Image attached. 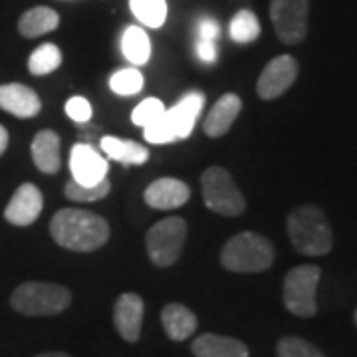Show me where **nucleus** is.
Listing matches in <instances>:
<instances>
[{
    "label": "nucleus",
    "mask_w": 357,
    "mask_h": 357,
    "mask_svg": "<svg viewBox=\"0 0 357 357\" xmlns=\"http://www.w3.org/2000/svg\"><path fill=\"white\" fill-rule=\"evenodd\" d=\"M50 234L62 248L93 252L109 238L107 220L84 208H60L50 222Z\"/></svg>",
    "instance_id": "nucleus-1"
},
{
    "label": "nucleus",
    "mask_w": 357,
    "mask_h": 357,
    "mask_svg": "<svg viewBox=\"0 0 357 357\" xmlns=\"http://www.w3.org/2000/svg\"><path fill=\"white\" fill-rule=\"evenodd\" d=\"M294 248L304 256H324L332 250L333 234L324 211L316 204L294 208L286 220Z\"/></svg>",
    "instance_id": "nucleus-2"
},
{
    "label": "nucleus",
    "mask_w": 357,
    "mask_h": 357,
    "mask_svg": "<svg viewBox=\"0 0 357 357\" xmlns=\"http://www.w3.org/2000/svg\"><path fill=\"white\" fill-rule=\"evenodd\" d=\"M204 105L203 91H189L178 100L171 109H165L157 121L145 129V139L155 145L161 143H175V141L187 139L191 135L192 128L197 123V117Z\"/></svg>",
    "instance_id": "nucleus-3"
},
{
    "label": "nucleus",
    "mask_w": 357,
    "mask_h": 357,
    "mask_svg": "<svg viewBox=\"0 0 357 357\" xmlns=\"http://www.w3.org/2000/svg\"><path fill=\"white\" fill-rule=\"evenodd\" d=\"M274 262V246L266 236L241 232L232 236L220 250V264L230 272L255 274L264 272Z\"/></svg>",
    "instance_id": "nucleus-4"
},
{
    "label": "nucleus",
    "mask_w": 357,
    "mask_h": 357,
    "mask_svg": "<svg viewBox=\"0 0 357 357\" xmlns=\"http://www.w3.org/2000/svg\"><path fill=\"white\" fill-rule=\"evenodd\" d=\"M72 304V292L52 282H24L10 294V306L22 316H58Z\"/></svg>",
    "instance_id": "nucleus-5"
},
{
    "label": "nucleus",
    "mask_w": 357,
    "mask_h": 357,
    "mask_svg": "<svg viewBox=\"0 0 357 357\" xmlns=\"http://www.w3.org/2000/svg\"><path fill=\"white\" fill-rule=\"evenodd\" d=\"M201 191L206 208L222 217H238L246 211V199L225 167H208L201 177Z\"/></svg>",
    "instance_id": "nucleus-6"
},
{
    "label": "nucleus",
    "mask_w": 357,
    "mask_h": 357,
    "mask_svg": "<svg viewBox=\"0 0 357 357\" xmlns=\"http://www.w3.org/2000/svg\"><path fill=\"white\" fill-rule=\"evenodd\" d=\"M321 270L314 264H304L290 270L284 278V306L298 318H312L318 312L316 292Z\"/></svg>",
    "instance_id": "nucleus-7"
},
{
    "label": "nucleus",
    "mask_w": 357,
    "mask_h": 357,
    "mask_svg": "<svg viewBox=\"0 0 357 357\" xmlns=\"http://www.w3.org/2000/svg\"><path fill=\"white\" fill-rule=\"evenodd\" d=\"M185 241H187V222L181 217L163 218L147 230L145 236L147 255L155 266H173L183 252Z\"/></svg>",
    "instance_id": "nucleus-8"
},
{
    "label": "nucleus",
    "mask_w": 357,
    "mask_h": 357,
    "mask_svg": "<svg viewBox=\"0 0 357 357\" xmlns=\"http://www.w3.org/2000/svg\"><path fill=\"white\" fill-rule=\"evenodd\" d=\"M307 14L310 0H272L270 2V20L278 38L294 46L307 36Z\"/></svg>",
    "instance_id": "nucleus-9"
},
{
    "label": "nucleus",
    "mask_w": 357,
    "mask_h": 357,
    "mask_svg": "<svg viewBox=\"0 0 357 357\" xmlns=\"http://www.w3.org/2000/svg\"><path fill=\"white\" fill-rule=\"evenodd\" d=\"M298 72H300V68H298V62L294 56L290 54L276 56L274 60L268 62L258 77V84H256L258 96L266 102L280 98L282 93H286L292 88L296 77H298Z\"/></svg>",
    "instance_id": "nucleus-10"
},
{
    "label": "nucleus",
    "mask_w": 357,
    "mask_h": 357,
    "mask_svg": "<svg viewBox=\"0 0 357 357\" xmlns=\"http://www.w3.org/2000/svg\"><path fill=\"white\" fill-rule=\"evenodd\" d=\"M143 314H145V304L139 294L126 292L117 298L114 306L115 330L129 344H135L139 340Z\"/></svg>",
    "instance_id": "nucleus-11"
},
{
    "label": "nucleus",
    "mask_w": 357,
    "mask_h": 357,
    "mask_svg": "<svg viewBox=\"0 0 357 357\" xmlns=\"http://www.w3.org/2000/svg\"><path fill=\"white\" fill-rule=\"evenodd\" d=\"M44 199L36 185L24 183L13 195L8 206L4 208V218L14 227H30L42 213Z\"/></svg>",
    "instance_id": "nucleus-12"
},
{
    "label": "nucleus",
    "mask_w": 357,
    "mask_h": 357,
    "mask_svg": "<svg viewBox=\"0 0 357 357\" xmlns=\"http://www.w3.org/2000/svg\"><path fill=\"white\" fill-rule=\"evenodd\" d=\"M74 181L79 185H96L107 177V161L88 143H76L70 155Z\"/></svg>",
    "instance_id": "nucleus-13"
},
{
    "label": "nucleus",
    "mask_w": 357,
    "mask_h": 357,
    "mask_svg": "<svg viewBox=\"0 0 357 357\" xmlns=\"http://www.w3.org/2000/svg\"><path fill=\"white\" fill-rule=\"evenodd\" d=\"M191 199V189L187 183L178 178L163 177L153 181L145 189V203L157 211H171L178 208Z\"/></svg>",
    "instance_id": "nucleus-14"
},
{
    "label": "nucleus",
    "mask_w": 357,
    "mask_h": 357,
    "mask_svg": "<svg viewBox=\"0 0 357 357\" xmlns=\"http://www.w3.org/2000/svg\"><path fill=\"white\" fill-rule=\"evenodd\" d=\"M0 109L20 119H28L40 114L42 102L38 93L24 84H4L0 86Z\"/></svg>",
    "instance_id": "nucleus-15"
},
{
    "label": "nucleus",
    "mask_w": 357,
    "mask_h": 357,
    "mask_svg": "<svg viewBox=\"0 0 357 357\" xmlns=\"http://www.w3.org/2000/svg\"><path fill=\"white\" fill-rule=\"evenodd\" d=\"M241 109H243V100L236 93H225L206 115L203 123L204 133L208 137H215V139L225 135L232 128V123L238 117Z\"/></svg>",
    "instance_id": "nucleus-16"
},
{
    "label": "nucleus",
    "mask_w": 357,
    "mask_h": 357,
    "mask_svg": "<svg viewBox=\"0 0 357 357\" xmlns=\"http://www.w3.org/2000/svg\"><path fill=\"white\" fill-rule=\"evenodd\" d=\"M62 141L60 135L52 129H42L32 141V161L42 173L54 175L62 167V153H60Z\"/></svg>",
    "instance_id": "nucleus-17"
},
{
    "label": "nucleus",
    "mask_w": 357,
    "mask_h": 357,
    "mask_svg": "<svg viewBox=\"0 0 357 357\" xmlns=\"http://www.w3.org/2000/svg\"><path fill=\"white\" fill-rule=\"evenodd\" d=\"M195 357H248V347L234 337L203 333L191 345Z\"/></svg>",
    "instance_id": "nucleus-18"
},
{
    "label": "nucleus",
    "mask_w": 357,
    "mask_h": 357,
    "mask_svg": "<svg viewBox=\"0 0 357 357\" xmlns=\"http://www.w3.org/2000/svg\"><path fill=\"white\" fill-rule=\"evenodd\" d=\"M161 324L165 328V333L169 335V340H173V342L189 340L195 333V330H197V326H199L197 316L192 314L191 310L187 306H183V304H177V302L167 304L163 307Z\"/></svg>",
    "instance_id": "nucleus-19"
},
{
    "label": "nucleus",
    "mask_w": 357,
    "mask_h": 357,
    "mask_svg": "<svg viewBox=\"0 0 357 357\" xmlns=\"http://www.w3.org/2000/svg\"><path fill=\"white\" fill-rule=\"evenodd\" d=\"M58 24H60V16L56 10H52L48 6H34L20 16L18 32L24 38H38L56 30Z\"/></svg>",
    "instance_id": "nucleus-20"
},
{
    "label": "nucleus",
    "mask_w": 357,
    "mask_h": 357,
    "mask_svg": "<svg viewBox=\"0 0 357 357\" xmlns=\"http://www.w3.org/2000/svg\"><path fill=\"white\" fill-rule=\"evenodd\" d=\"M102 151H105L107 157H112L123 165H143L149 159V151L139 143L117 139V137H109V135L102 139Z\"/></svg>",
    "instance_id": "nucleus-21"
},
{
    "label": "nucleus",
    "mask_w": 357,
    "mask_h": 357,
    "mask_svg": "<svg viewBox=\"0 0 357 357\" xmlns=\"http://www.w3.org/2000/svg\"><path fill=\"white\" fill-rule=\"evenodd\" d=\"M220 38V26L215 18H201L197 24V44L195 52L203 64H215L218 58L217 42Z\"/></svg>",
    "instance_id": "nucleus-22"
},
{
    "label": "nucleus",
    "mask_w": 357,
    "mask_h": 357,
    "mask_svg": "<svg viewBox=\"0 0 357 357\" xmlns=\"http://www.w3.org/2000/svg\"><path fill=\"white\" fill-rule=\"evenodd\" d=\"M121 50L131 64H147V60L151 56V42H149L147 32L139 26H129L121 36Z\"/></svg>",
    "instance_id": "nucleus-23"
},
{
    "label": "nucleus",
    "mask_w": 357,
    "mask_h": 357,
    "mask_svg": "<svg viewBox=\"0 0 357 357\" xmlns=\"http://www.w3.org/2000/svg\"><path fill=\"white\" fill-rule=\"evenodd\" d=\"M60 66H62V52L56 44H42L28 58V70L34 76L52 74Z\"/></svg>",
    "instance_id": "nucleus-24"
},
{
    "label": "nucleus",
    "mask_w": 357,
    "mask_h": 357,
    "mask_svg": "<svg viewBox=\"0 0 357 357\" xmlns=\"http://www.w3.org/2000/svg\"><path fill=\"white\" fill-rule=\"evenodd\" d=\"M230 38L236 44H250L260 36V22L252 10H238L232 16L229 28Z\"/></svg>",
    "instance_id": "nucleus-25"
},
{
    "label": "nucleus",
    "mask_w": 357,
    "mask_h": 357,
    "mask_svg": "<svg viewBox=\"0 0 357 357\" xmlns=\"http://www.w3.org/2000/svg\"><path fill=\"white\" fill-rule=\"evenodd\" d=\"M129 6H131V13L135 14V18L149 28H159L165 22V0H129Z\"/></svg>",
    "instance_id": "nucleus-26"
},
{
    "label": "nucleus",
    "mask_w": 357,
    "mask_h": 357,
    "mask_svg": "<svg viewBox=\"0 0 357 357\" xmlns=\"http://www.w3.org/2000/svg\"><path fill=\"white\" fill-rule=\"evenodd\" d=\"M112 191V183H109V178L105 177L102 178L100 183H96V185H79L76 181H70L68 185H66V197L68 199H72V201H76V203H93V201H102L105 199L107 195Z\"/></svg>",
    "instance_id": "nucleus-27"
},
{
    "label": "nucleus",
    "mask_w": 357,
    "mask_h": 357,
    "mask_svg": "<svg viewBox=\"0 0 357 357\" xmlns=\"http://www.w3.org/2000/svg\"><path fill=\"white\" fill-rule=\"evenodd\" d=\"M278 357H326L314 344H310L302 337L286 335L276 345Z\"/></svg>",
    "instance_id": "nucleus-28"
},
{
    "label": "nucleus",
    "mask_w": 357,
    "mask_h": 357,
    "mask_svg": "<svg viewBox=\"0 0 357 357\" xmlns=\"http://www.w3.org/2000/svg\"><path fill=\"white\" fill-rule=\"evenodd\" d=\"M109 86L117 96H135L143 88V76L135 68H126L115 72L109 79Z\"/></svg>",
    "instance_id": "nucleus-29"
},
{
    "label": "nucleus",
    "mask_w": 357,
    "mask_h": 357,
    "mask_svg": "<svg viewBox=\"0 0 357 357\" xmlns=\"http://www.w3.org/2000/svg\"><path fill=\"white\" fill-rule=\"evenodd\" d=\"M165 114V105L163 102H159L157 98H147L133 109L131 114V121L135 126H141V128H147L151 126L153 121H157L161 115Z\"/></svg>",
    "instance_id": "nucleus-30"
},
{
    "label": "nucleus",
    "mask_w": 357,
    "mask_h": 357,
    "mask_svg": "<svg viewBox=\"0 0 357 357\" xmlns=\"http://www.w3.org/2000/svg\"><path fill=\"white\" fill-rule=\"evenodd\" d=\"M66 114L70 115L76 123H86L91 117V105L86 98L74 96L66 102Z\"/></svg>",
    "instance_id": "nucleus-31"
},
{
    "label": "nucleus",
    "mask_w": 357,
    "mask_h": 357,
    "mask_svg": "<svg viewBox=\"0 0 357 357\" xmlns=\"http://www.w3.org/2000/svg\"><path fill=\"white\" fill-rule=\"evenodd\" d=\"M6 147H8V131L0 126V155H4Z\"/></svg>",
    "instance_id": "nucleus-32"
},
{
    "label": "nucleus",
    "mask_w": 357,
    "mask_h": 357,
    "mask_svg": "<svg viewBox=\"0 0 357 357\" xmlns=\"http://www.w3.org/2000/svg\"><path fill=\"white\" fill-rule=\"evenodd\" d=\"M34 357H72L64 354V351H44V354H38V356Z\"/></svg>",
    "instance_id": "nucleus-33"
},
{
    "label": "nucleus",
    "mask_w": 357,
    "mask_h": 357,
    "mask_svg": "<svg viewBox=\"0 0 357 357\" xmlns=\"http://www.w3.org/2000/svg\"><path fill=\"white\" fill-rule=\"evenodd\" d=\"M354 318H356V324H357V310H356V316H354Z\"/></svg>",
    "instance_id": "nucleus-34"
}]
</instances>
